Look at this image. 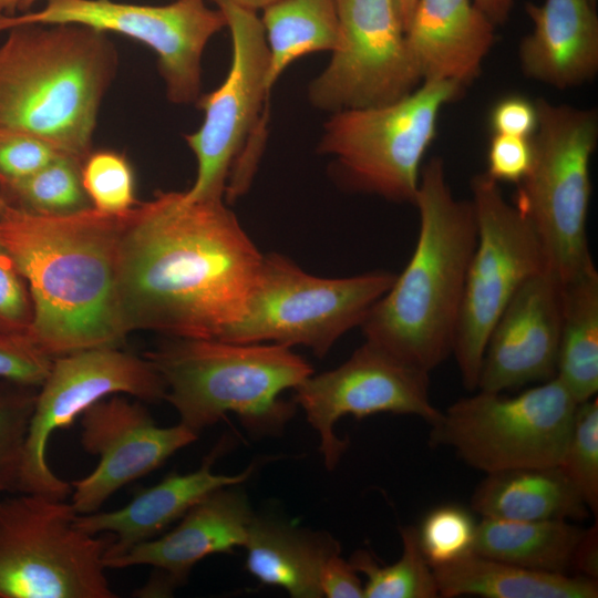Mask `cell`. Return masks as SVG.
Listing matches in <instances>:
<instances>
[{"label": "cell", "instance_id": "obj_47", "mask_svg": "<svg viewBox=\"0 0 598 598\" xmlns=\"http://www.w3.org/2000/svg\"><path fill=\"white\" fill-rule=\"evenodd\" d=\"M6 207V204L3 203V200L0 198V212Z\"/></svg>", "mask_w": 598, "mask_h": 598}, {"label": "cell", "instance_id": "obj_23", "mask_svg": "<svg viewBox=\"0 0 598 598\" xmlns=\"http://www.w3.org/2000/svg\"><path fill=\"white\" fill-rule=\"evenodd\" d=\"M244 547L248 573L260 584L282 588L293 598L322 597L321 567L340 553L338 542L327 533L257 515Z\"/></svg>", "mask_w": 598, "mask_h": 598}, {"label": "cell", "instance_id": "obj_14", "mask_svg": "<svg viewBox=\"0 0 598 598\" xmlns=\"http://www.w3.org/2000/svg\"><path fill=\"white\" fill-rule=\"evenodd\" d=\"M120 393L157 402L164 400L166 384L144 355L137 357L115 346L53 358L49 374L38 389L19 492L65 499L72 486L51 471L47 460L51 435L69 427L94 403Z\"/></svg>", "mask_w": 598, "mask_h": 598}, {"label": "cell", "instance_id": "obj_28", "mask_svg": "<svg viewBox=\"0 0 598 598\" xmlns=\"http://www.w3.org/2000/svg\"><path fill=\"white\" fill-rule=\"evenodd\" d=\"M260 18L269 53L267 85L271 91L296 60L333 52L340 40L334 0H278Z\"/></svg>", "mask_w": 598, "mask_h": 598}, {"label": "cell", "instance_id": "obj_11", "mask_svg": "<svg viewBox=\"0 0 598 598\" xmlns=\"http://www.w3.org/2000/svg\"><path fill=\"white\" fill-rule=\"evenodd\" d=\"M577 405L556 377L514 396L477 390L442 412L430 443L485 474L559 466Z\"/></svg>", "mask_w": 598, "mask_h": 598}, {"label": "cell", "instance_id": "obj_13", "mask_svg": "<svg viewBox=\"0 0 598 598\" xmlns=\"http://www.w3.org/2000/svg\"><path fill=\"white\" fill-rule=\"evenodd\" d=\"M75 23L142 42L157 56L167 99L178 105L202 95V60L209 40L226 19L205 0H174L164 6L113 0H45L37 10L0 16V32L21 24Z\"/></svg>", "mask_w": 598, "mask_h": 598}, {"label": "cell", "instance_id": "obj_10", "mask_svg": "<svg viewBox=\"0 0 598 598\" xmlns=\"http://www.w3.org/2000/svg\"><path fill=\"white\" fill-rule=\"evenodd\" d=\"M71 503L22 493L0 499V598H115L103 557L111 534L76 524Z\"/></svg>", "mask_w": 598, "mask_h": 598}, {"label": "cell", "instance_id": "obj_39", "mask_svg": "<svg viewBox=\"0 0 598 598\" xmlns=\"http://www.w3.org/2000/svg\"><path fill=\"white\" fill-rule=\"evenodd\" d=\"M537 121L536 103L520 95L499 100L489 114V125L494 134L532 137Z\"/></svg>", "mask_w": 598, "mask_h": 598}, {"label": "cell", "instance_id": "obj_7", "mask_svg": "<svg viewBox=\"0 0 598 598\" xmlns=\"http://www.w3.org/2000/svg\"><path fill=\"white\" fill-rule=\"evenodd\" d=\"M532 167L513 204L543 247L547 270L566 283L595 267L587 239L590 159L598 141L595 110L538 99Z\"/></svg>", "mask_w": 598, "mask_h": 598}, {"label": "cell", "instance_id": "obj_17", "mask_svg": "<svg viewBox=\"0 0 598 598\" xmlns=\"http://www.w3.org/2000/svg\"><path fill=\"white\" fill-rule=\"evenodd\" d=\"M80 416L82 447L100 460L87 476L71 483V504L79 515L99 511L116 491L159 467L199 434L181 422L158 426L142 403L117 394Z\"/></svg>", "mask_w": 598, "mask_h": 598}, {"label": "cell", "instance_id": "obj_6", "mask_svg": "<svg viewBox=\"0 0 598 598\" xmlns=\"http://www.w3.org/2000/svg\"><path fill=\"white\" fill-rule=\"evenodd\" d=\"M223 12L231 38V61L223 83L202 94L200 127L184 136L197 161L195 200L231 203L251 185L265 146L268 121L269 53L265 30L255 11L227 0H212Z\"/></svg>", "mask_w": 598, "mask_h": 598}, {"label": "cell", "instance_id": "obj_19", "mask_svg": "<svg viewBox=\"0 0 598 598\" xmlns=\"http://www.w3.org/2000/svg\"><path fill=\"white\" fill-rule=\"evenodd\" d=\"M237 486L219 488L203 498L165 535L103 559L105 568L150 566L155 573L135 596H169L202 559L245 546L255 514Z\"/></svg>", "mask_w": 598, "mask_h": 598}, {"label": "cell", "instance_id": "obj_15", "mask_svg": "<svg viewBox=\"0 0 598 598\" xmlns=\"http://www.w3.org/2000/svg\"><path fill=\"white\" fill-rule=\"evenodd\" d=\"M334 1L339 45L309 83V102L331 114L390 103L415 90L422 81L395 0Z\"/></svg>", "mask_w": 598, "mask_h": 598}, {"label": "cell", "instance_id": "obj_32", "mask_svg": "<svg viewBox=\"0 0 598 598\" xmlns=\"http://www.w3.org/2000/svg\"><path fill=\"white\" fill-rule=\"evenodd\" d=\"M559 467L579 492L590 513H598V399L576 409Z\"/></svg>", "mask_w": 598, "mask_h": 598}, {"label": "cell", "instance_id": "obj_22", "mask_svg": "<svg viewBox=\"0 0 598 598\" xmlns=\"http://www.w3.org/2000/svg\"><path fill=\"white\" fill-rule=\"evenodd\" d=\"M218 453L219 450L213 451L193 472L167 475L120 509L78 514L75 524L91 535H112L103 559L153 539L213 492L240 485L254 473V464L235 475L214 473L212 465Z\"/></svg>", "mask_w": 598, "mask_h": 598}, {"label": "cell", "instance_id": "obj_2", "mask_svg": "<svg viewBox=\"0 0 598 598\" xmlns=\"http://www.w3.org/2000/svg\"><path fill=\"white\" fill-rule=\"evenodd\" d=\"M123 214L89 208L65 216L0 212V245L28 281L34 319L28 336L51 358L115 346L126 337L117 308Z\"/></svg>", "mask_w": 598, "mask_h": 598}, {"label": "cell", "instance_id": "obj_8", "mask_svg": "<svg viewBox=\"0 0 598 598\" xmlns=\"http://www.w3.org/2000/svg\"><path fill=\"white\" fill-rule=\"evenodd\" d=\"M463 89L425 81L396 101L331 113L318 152L333 158L334 177L344 188L414 205L440 112Z\"/></svg>", "mask_w": 598, "mask_h": 598}, {"label": "cell", "instance_id": "obj_41", "mask_svg": "<svg viewBox=\"0 0 598 598\" xmlns=\"http://www.w3.org/2000/svg\"><path fill=\"white\" fill-rule=\"evenodd\" d=\"M597 523L585 528L584 535L577 546L573 571L587 578H598V528Z\"/></svg>", "mask_w": 598, "mask_h": 598}, {"label": "cell", "instance_id": "obj_40", "mask_svg": "<svg viewBox=\"0 0 598 598\" xmlns=\"http://www.w3.org/2000/svg\"><path fill=\"white\" fill-rule=\"evenodd\" d=\"M319 584L322 597L363 598V584L359 573L340 553L331 555L322 565Z\"/></svg>", "mask_w": 598, "mask_h": 598}, {"label": "cell", "instance_id": "obj_34", "mask_svg": "<svg viewBox=\"0 0 598 598\" xmlns=\"http://www.w3.org/2000/svg\"><path fill=\"white\" fill-rule=\"evenodd\" d=\"M476 525L472 514L458 505H442L427 513L416 528L430 565H444L472 553Z\"/></svg>", "mask_w": 598, "mask_h": 598}, {"label": "cell", "instance_id": "obj_12", "mask_svg": "<svg viewBox=\"0 0 598 598\" xmlns=\"http://www.w3.org/2000/svg\"><path fill=\"white\" fill-rule=\"evenodd\" d=\"M477 238L467 269L452 354L464 386L477 389L489 334L518 288L547 270L528 219L485 173L471 181Z\"/></svg>", "mask_w": 598, "mask_h": 598}, {"label": "cell", "instance_id": "obj_21", "mask_svg": "<svg viewBox=\"0 0 598 598\" xmlns=\"http://www.w3.org/2000/svg\"><path fill=\"white\" fill-rule=\"evenodd\" d=\"M533 30L519 44L524 74L556 89L591 80L598 70V16L594 0L528 2Z\"/></svg>", "mask_w": 598, "mask_h": 598}, {"label": "cell", "instance_id": "obj_36", "mask_svg": "<svg viewBox=\"0 0 598 598\" xmlns=\"http://www.w3.org/2000/svg\"><path fill=\"white\" fill-rule=\"evenodd\" d=\"M47 142L20 133H0V187L13 185L60 156Z\"/></svg>", "mask_w": 598, "mask_h": 598}, {"label": "cell", "instance_id": "obj_33", "mask_svg": "<svg viewBox=\"0 0 598 598\" xmlns=\"http://www.w3.org/2000/svg\"><path fill=\"white\" fill-rule=\"evenodd\" d=\"M81 179L92 207L99 212L124 214L138 204L133 168L118 152L92 151L81 166Z\"/></svg>", "mask_w": 598, "mask_h": 598}, {"label": "cell", "instance_id": "obj_35", "mask_svg": "<svg viewBox=\"0 0 598 598\" xmlns=\"http://www.w3.org/2000/svg\"><path fill=\"white\" fill-rule=\"evenodd\" d=\"M34 305L27 279L0 245V332L28 334Z\"/></svg>", "mask_w": 598, "mask_h": 598}, {"label": "cell", "instance_id": "obj_20", "mask_svg": "<svg viewBox=\"0 0 598 598\" xmlns=\"http://www.w3.org/2000/svg\"><path fill=\"white\" fill-rule=\"evenodd\" d=\"M495 27L473 0H417L405 41L421 81L471 84L494 44Z\"/></svg>", "mask_w": 598, "mask_h": 598}, {"label": "cell", "instance_id": "obj_27", "mask_svg": "<svg viewBox=\"0 0 598 598\" xmlns=\"http://www.w3.org/2000/svg\"><path fill=\"white\" fill-rule=\"evenodd\" d=\"M563 318L556 378L579 404L598 392V271L561 285Z\"/></svg>", "mask_w": 598, "mask_h": 598}, {"label": "cell", "instance_id": "obj_31", "mask_svg": "<svg viewBox=\"0 0 598 598\" xmlns=\"http://www.w3.org/2000/svg\"><path fill=\"white\" fill-rule=\"evenodd\" d=\"M38 389L0 381V495L20 488L25 441Z\"/></svg>", "mask_w": 598, "mask_h": 598}, {"label": "cell", "instance_id": "obj_5", "mask_svg": "<svg viewBox=\"0 0 598 598\" xmlns=\"http://www.w3.org/2000/svg\"><path fill=\"white\" fill-rule=\"evenodd\" d=\"M144 357L166 384L164 400L199 433L235 413L255 434H279L295 413L281 394L313 373L291 348L167 337Z\"/></svg>", "mask_w": 598, "mask_h": 598}, {"label": "cell", "instance_id": "obj_42", "mask_svg": "<svg viewBox=\"0 0 598 598\" xmlns=\"http://www.w3.org/2000/svg\"><path fill=\"white\" fill-rule=\"evenodd\" d=\"M474 4L495 24H504L514 0H473Z\"/></svg>", "mask_w": 598, "mask_h": 598}, {"label": "cell", "instance_id": "obj_18", "mask_svg": "<svg viewBox=\"0 0 598 598\" xmlns=\"http://www.w3.org/2000/svg\"><path fill=\"white\" fill-rule=\"evenodd\" d=\"M561 283L543 270L515 292L485 347L477 389L504 392L556 377Z\"/></svg>", "mask_w": 598, "mask_h": 598}, {"label": "cell", "instance_id": "obj_16", "mask_svg": "<svg viewBox=\"0 0 598 598\" xmlns=\"http://www.w3.org/2000/svg\"><path fill=\"white\" fill-rule=\"evenodd\" d=\"M429 374L365 341L339 367L297 385L293 402L319 434L326 467L333 470L348 446L334 432L342 416L394 413L434 424L442 412L431 402Z\"/></svg>", "mask_w": 598, "mask_h": 598}, {"label": "cell", "instance_id": "obj_9", "mask_svg": "<svg viewBox=\"0 0 598 598\" xmlns=\"http://www.w3.org/2000/svg\"><path fill=\"white\" fill-rule=\"evenodd\" d=\"M395 277L375 270L321 278L283 255H264L245 313L217 340L303 346L324 357L346 332L361 326Z\"/></svg>", "mask_w": 598, "mask_h": 598}, {"label": "cell", "instance_id": "obj_25", "mask_svg": "<svg viewBox=\"0 0 598 598\" xmlns=\"http://www.w3.org/2000/svg\"><path fill=\"white\" fill-rule=\"evenodd\" d=\"M439 596L486 598H596L598 581L580 575L524 568L474 551L434 566Z\"/></svg>", "mask_w": 598, "mask_h": 598}, {"label": "cell", "instance_id": "obj_29", "mask_svg": "<svg viewBox=\"0 0 598 598\" xmlns=\"http://www.w3.org/2000/svg\"><path fill=\"white\" fill-rule=\"evenodd\" d=\"M402 554L390 565H382L365 550L354 551L349 559L353 568L365 576L363 598H436L439 589L433 568L419 542L417 528L400 529Z\"/></svg>", "mask_w": 598, "mask_h": 598}, {"label": "cell", "instance_id": "obj_3", "mask_svg": "<svg viewBox=\"0 0 598 598\" xmlns=\"http://www.w3.org/2000/svg\"><path fill=\"white\" fill-rule=\"evenodd\" d=\"M414 205L413 254L360 327L365 341L431 372L453 351L477 227L472 199L454 196L440 157L423 164Z\"/></svg>", "mask_w": 598, "mask_h": 598}, {"label": "cell", "instance_id": "obj_46", "mask_svg": "<svg viewBox=\"0 0 598 598\" xmlns=\"http://www.w3.org/2000/svg\"><path fill=\"white\" fill-rule=\"evenodd\" d=\"M38 0H21L19 7H18V10H27L29 9L34 2H37Z\"/></svg>", "mask_w": 598, "mask_h": 598}, {"label": "cell", "instance_id": "obj_37", "mask_svg": "<svg viewBox=\"0 0 598 598\" xmlns=\"http://www.w3.org/2000/svg\"><path fill=\"white\" fill-rule=\"evenodd\" d=\"M52 360L28 334L0 332L1 380L40 388L49 374Z\"/></svg>", "mask_w": 598, "mask_h": 598}, {"label": "cell", "instance_id": "obj_44", "mask_svg": "<svg viewBox=\"0 0 598 598\" xmlns=\"http://www.w3.org/2000/svg\"><path fill=\"white\" fill-rule=\"evenodd\" d=\"M240 8L250 10V11H257V10H264L268 6L272 4L274 2L278 0H227Z\"/></svg>", "mask_w": 598, "mask_h": 598}, {"label": "cell", "instance_id": "obj_45", "mask_svg": "<svg viewBox=\"0 0 598 598\" xmlns=\"http://www.w3.org/2000/svg\"><path fill=\"white\" fill-rule=\"evenodd\" d=\"M21 0H0V16L16 14Z\"/></svg>", "mask_w": 598, "mask_h": 598}, {"label": "cell", "instance_id": "obj_4", "mask_svg": "<svg viewBox=\"0 0 598 598\" xmlns=\"http://www.w3.org/2000/svg\"><path fill=\"white\" fill-rule=\"evenodd\" d=\"M0 44V133L47 142L83 164L117 70L107 33L75 23L12 27Z\"/></svg>", "mask_w": 598, "mask_h": 598}, {"label": "cell", "instance_id": "obj_38", "mask_svg": "<svg viewBox=\"0 0 598 598\" xmlns=\"http://www.w3.org/2000/svg\"><path fill=\"white\" fill-rule=\"evenodd\" d=\"M533 162L532 137L494 134L487 150L485 174L493 181L520 184Z\"/></svg>", "mask_w": 598, "mask_h": 598}, {"label": "cell", "instance_id": "obj_43", "mask_svg": "<svg viewBox=\"0 0 598 598\" xmlns=\"http://www.w3.org/2000/svg\"><path fill=\"white\" fill-rule=\"evenodd\" d=\"M404 32L410 23L417 0H395Z\"/></svg>", "mask_w": 598, "mask_h": 598}, {"label": "cell", "instance_id": "obj_30", "mask_svg": "<svg viewBox=\"0 0 598 598\" xmlns=\"http://www.w3.org/2000/svg\"><path fill=\"white\" fill-rule=\"evenodd\" d=\"M81 166L76 159L60 155L28 178L0 187V198L8 207L43 216L92 208L82 185Z\"/></svg>", "mask_w": 598, "mask_h": 598}, {"label": "cell", "instance_id": "obj_24", "mask_svg": "<svg viewBox=\"0 0 598 598\" xmlns=\"http://www.w3.org/2000/svg\"><path fill=\"white\" fill-rule=\"evenodd\" d=\"M481 517L581 520L590 511L559 466L526 467L486 474L471 498Z\"/></svg>", "mask_w": 598, "mask_h": 598}, {"label": "cell", "instance_id": "obj_1", "mask_svg": "<svg viewBox=\"0 0 598 598\" xmlns=\"http://www.w3.org/2000/svg\"><path fill=\"white\" fill-rule=\"evenodd\" d=\"M262 258L224 200L156 192L122 217L116 285L124 334L218 339L245 313Z\"/></svg>", "mask_w": 598, "mask_h": 598}, {"label": "cell", "instance_id": "obj_26", "mask_svg": "<svg viewBox=\"0 0 598 598\" xmlns=\"http://www.w3.org/2000/svg\"><path fill=\"white\" fill-rule=\"evenodd\" d=\"M584 532L567 519L482 517L476 525L473 551L533 570L570 574Z\"/></svg>", "mask_w": 598, "mask_h": 598}]
</instances>
